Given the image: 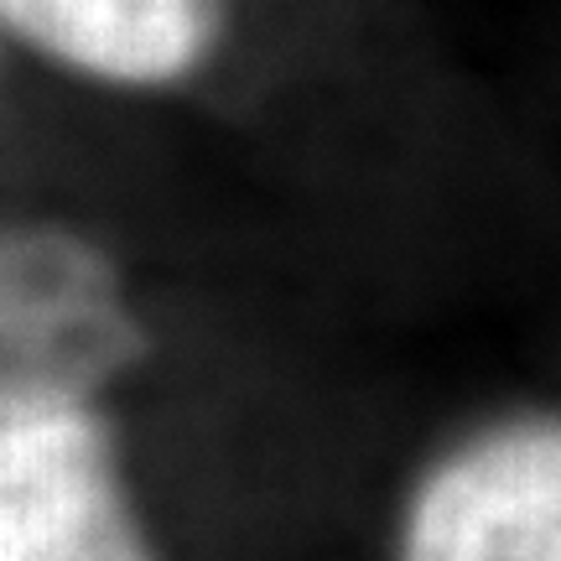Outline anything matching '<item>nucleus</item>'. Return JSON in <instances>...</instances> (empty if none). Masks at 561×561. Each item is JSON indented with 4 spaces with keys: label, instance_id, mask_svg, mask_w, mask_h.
<instances>
[{
    "label": "nucleus",
    "instance_id": "obj_2",
    "mask_svg": "<svg viewBox=\"0 0 561 561\" xmlns=\"http://www.w3.org/2000/svg\"><path fill=\"white\" fill-rule=\"evenodd\" d=\"M0 561H151L110 437L79 405L0 421Z\"/></svg>",
    "mask_w": 561,
    "mask_h": 561
},
{
    "label": "nucleus",
    "instance_id": "obj_1",
    "mask_svg": "<svg viewBox=\"0 0 561 561\" xmlns=\"http://www.w3.org/2000/svg\"><path fill=\"white\" fill-rule=\"evenodd\" d=\"M115 271L73 234H0V421L79 405L136 359Z\"/></svg>",
    "mask_w": 561,
    "mask_h": 561
},
{
    "label": "nucleus",
    "instance_id": "obj_3",
    "mask_svg": "<svg viewBox=\"0 0 561 561\" xmlns=\"http://www.w3.org/2000/svg\"><path fill=\"white\" fill-rule=\"evenodd\" d=\"M401 561H561V421L453 453L411 504Z\"/></svg>",
    "mask_w": 561,
    "mask_h": 561
},
{
    "label": "nucleus",
    "instance_id": "obj_4",
    "mask_svg": "<svg viewBox=\"0 0 561 561\" xmlns=\"http://www.w3.org/2000/svg\"><path fill=\"white\" fill-rule=\"evenodd\" d=\"M0 16L83 73L167 83L214 53L224 0H0Z\"/></svg>",
    "mask_w": 561,
    "mask_h": 561
}]
</instances>
